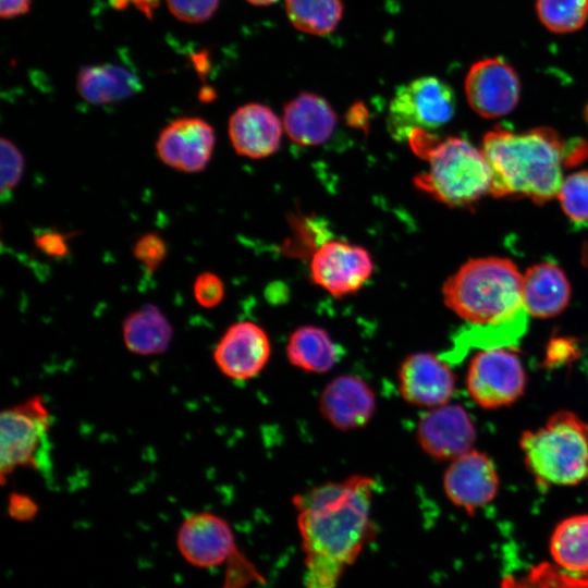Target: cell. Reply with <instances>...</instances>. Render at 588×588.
Returning <instances> with one entry per match:
<instances>
[{
    "label": "cell",
    "instance_id": "obj_1",
    "mask_svg": "<svg viewBox=\"0 0 588 588\" xmlns=\"http://www.w3.org/2000/svg\"><path fill=\"white\" fill-rule=\"evenodd\" d=\"M377 480L355 474L292 498L305 558V588H336L375 534L371 517Z\"/></svg>",
    "mask_w": 588,
    "mask_h": 588
},
{
    "label": "cell",
    "instance_id": "obj_2",
    "mask_svg": "<svg viewBox=\"0 0 588 588\" xmlns=\"http://www.w3.org/2000/svg\"><path fill=\"white\" fill-rule=\"evenodd\" d=\"M481 149L492 172L490 194L523 196L538 204L558 196L563 167L581 158L577 151L585 150L544 127L525 132L494 127L485 135Z\"/></svg>",
    "mask_w": 588,
    "mask_h": 588
},
{
    "label": "cell",
    "instance_id": "obj_3",
    "mask_svg": "<svg viewBox=\"0 0 588 588\" xmlns=\"http://www.w3.org/2000/svg\"><path fill=\"white\" fill-rule=\"evenodd\" d=\"M522 278L507 258L470 259L444 282V304L469 324L513 321L528 315L523 305Z\"/></svg>",
    "mask_w": 588,
    "mask_h": 588
},
{
    "label": "cell",
    "instance_id": "obj_4",
    "mask_svg": "<svg viewBox=\"0 0 588 588\" xmlns=\"http://www.w3.org/2000/svg\"><path fill=\"white\" fill-rule=\"evenodd\" d=\"M429 169L415 176V186L450 207L470 205L491 191L492 172L482 151L456 136L439 138L430 131L414 130L407 138Z\"/></svg>",
    "mask_w": 588,
    "mask_h": 588
},
{
    "label": "cell",
    "instance_id": "obj_5",
    "mask_svg": "<svg viewBox=\"0 0 588 588\" xmlns=\"http://www.w3.org/2000/svg\"><path fill=\"white\" fill-rule=\"evenodd\" d=\"M525 464L540 487H571L588 480V425L571 411L552 414L519 439Z\"/></svg>",
    "mask_w": 588,
    "mask_h": 588
},
{
    "label": "cell",
    "instance_id": "obj_6",
    "mask_svg": "<svg viewBox=\"0 0 588 588\" xmlns=\"http://www.w3.org/2000/svg\"><path fill=\"white\" fill-rule=\"evenodd\" d=\"M452 87L436 76H422L400 86L389 106L388 130L396 140H407L414 130H436L454 117Z\"/></svg>",
    "mask_w": 588,
    "mask_h": 588
},
{
    "label": "cell",
    "instance_id": "obj_7",
    "mask_svg": "<svg viewBox=\"0 0 588 588\" xmlns=\"http://www.w3.org/2000/svg\"><path fill=\"white\" fill-rule=\"evenodd\" d=\"M51 413L40 395H32L2 409L0 415L1 482L19 467H39L47 443Z\"/></svg>",
    "mask_w": 588,
    "mask_h": 588
},
{
    "label": "cell",
    "instance_id": "obj_8",
    "mask_svg": "<svg viewBox=\"0 0 588 588\" xmlns=\"http://www.w3.org/2000/svg\"><path fill=\"white\" fill-rule=\"evenodd\" d=\"M526 372L516 353L507 346L483 348L470 360L466 388L482 408L507 406L524 393Z\"/></svg>",
    "mask_w": 588,
    "mask_h": 588
},
{
    "label": "cell",
    "instance_id": "obj_9",
    "mask_svg": "<svg viewBox=\"0 0 588 588\" xmlns=\"http://www.w3.org/2000/svg\"><path fill=\"white\" fill-rule=\"evenodd\" d=\"M373 272L368 250L343 241L320 245L310 261L313 282L334 297L356 293Z\"/></svg>",
    "mask_w": 588,
    "mask_h": 588
},
{
    "label": "cell",
    "instance_id": "obj_10",
    "mask_svg": "<svg viewBox=\"0 0 588 588\" xmlns=\"http://www.w3.org/2000/svg\"><path fill=\"white\" fill-rule=\"evenodd\" d=\"M470 108L480 117L493 119L509 114L520 97V81L514 68L499 57L475 62L465 78Z\"/></svg>",
    "mask_w": 588,
    "mask_h": 588
},
{
    "label": "cell",
    "instance_id": "obj_11",
    "mask_svg": "<svg viewBox=\"0 0 588 588\" xmlns=\"http://www.w3.org/2000/svg\"><path fill=\"white\" fill-rule=\"evenodd\" d=\"M271 342L259 324L244 320L232 323L212 351V358L222 375L235 381L257 377L271 356Z\"/></svg>",
    "mask_w": 588,
    "mask_h": 588
},
{
    "label": "cell",
    "instance_id": "obj_12",
    "mask_svg": "<svg viewBox=\"0 0 588 588\" xmlns=\"http://www.w3.org/2000/svg\"><path fill=\"white\" fill-rule=\"evenodd\" d=\"M416 439L432 458L453 461L473 450L476 429L466 409L449 402L422 414L416 427Z\"/></svg>",
    "mask_w": 588,
    "mask_h": 588
},
{
    "label": "cell",
    "instance_id": "obj_13",
    "mask_svg": "<svg viewBox=\"0 0 588 588\" xmlns=\"http://www.w3.org/2000/svg\"><path fill=\"white\" fill-rule=\"evenodd\" d=\"M215 145V130L206 120L182 117L161 130L156 152L166 166L184 173H197L209 163Z\"/></svg>",
    "mask_w": 588,
    "mask_h": 588
},
{
    "label": "cell",
    "instance_id": "obj_14",
    "mask_svg": "<svg viewBox=\"0 0 588 588\" xmlns=\"http://www.w3.org/2000/svg\"><path fill=\"white\" fill-rule=\"evenodd\" d=\"M176 546L189 564L200 568L219 566L238 551L230 524L211 512L187 516L179 527Z\"/></svg>",
    "mask_w": 588,
    "mask_h": 588
},
{
    "label": "cell",
    "instance_id": "obj_15",
    "mask_svg": "<svg viewBox=\"0 0 588 588\" xmlns=\"http://www.w3.org/2000/svg\"><path fill=\"white\" fill-rule=\"evenodd\" d=\"M397 383L406 403L432 408L450 402L456 381L444 359L429 352H416L400 364Z\"/></svg>",
    "mask_w": 588,
    "mask_h": 588
},
{
    "label": "cell",
    "instance_id": "obj_16",
    "mask_svg": "<svg viewBox=\"0 0 588 588\" xmlns=\"http://www.w3.org/2000/svg\"><path fill=\"white\" fill-rule=\"evenodd\" d=\"M443 489L451 503L474 514L497 497L498 471L488 455L473 449L451 461L443 475Z\"/></svg>",
    "mask_w": 588,
    "mask_h": 588
},
{
    "label": "cell",
    "instance_id": "obj_17",
    "mask_svg": "<svg viewBox=\"0 0 588 588\" xmlns=\"http://www.w3.org/2000/svg\"><path fill=\"white\" fill-rule=\"evenodd\" d=\"M318 408L322 418L341 431L364 428L372 419L377 399L371 385L355 375L332 378L322 389Z\"/></svg>",
    "mask_w": 588,
    "mask_h": 588
},
{
    "label": "cell",
    "instance_id": "obj_18",
    "mask_svg": "<svg viewBox=\"0 0 588 588\" xmlns=\"http://www.w3.org/2000/svg\"><path fill=\"white\" fill-rule=\"evenodd\" d=\"M283 123L268 106L247 103L230 117L228 133L235 152L252 159L274 154L282 139Z\"/></svg>",
    "mask_w": 588,
    "mask_h": 588
},
{
    "label": "cell",
    "instance_id": "obj_19",
    "mask_svg": "<svg viewBox=\"0 0 588 588\" xmlns=\"http://www.w3.org/2000/svg\"><path fill=\"white\" fill-rule=\"evenodd\" d=\"M338 118L330 103L314 93H301L283 109V127L292 142L318 146L332 135Z\"/></svg>",
    "mask_w": 588,
    "mask_h": 588
},
{
    "label": "cell",
    "instance_id": "obj_20",
    "mask_svg": "<svg viewBox=\"0 0 588 588\" xmlns=\"http://www.w3.org/2000/svg\"><path fill=\"white\" fill-rule=\"evenodd\" d=\"M522 298L528 315L551 318L562 313L571 298V285L564 271L543 261L529 267L522 278Z\"/></svg>",
    "mask_w": 588,
    "mask_h": 588
},
{
    "label": "cell",
    "instance_id": "obj_21",
    "mask_svg": "<svg viewBox=\"0 0 588 588\" xmlns=\"http://www.w3.org/2000/svg\"><path fill=\"white\" fill-rule=\"evenodd\" d=\"M138 76L130 69L114 63L87 65L76 78L78 95L95 106L123 101L140 89Z\"/></svg>",
    "mask_w": 588,
    "mask_h": 588
},
{
    "label": "cell",
    "instance_id": "obj_22",
    "mask_svg": "<svg viewBox=\"0 0 588 588\" xmlns=\"http://www.w3.org/2000/svg\"><path fill=\"white\" fill-rule=\"evenodd\" d=\"M173 327L161 309L146 304L128 314L122 322L125 347L139 356L164 353L173 340Z\"/></svg>",
    "mask_w": 588,
    "mask_h": 588
},
{
    "label": "cell",
    "instance_id": "obj_23",
    "mask_svg": "<svg viewBox=\"0 0 588 588\" xmlns=\"http://www.w3.org/2000/svg\"><path fill=\"white\" fill-rule=\"evenodd\" d=\"M341 351L326 329L313 324L296 328L285 346L289 363L310 373L330 371L339 363Z\"/></svg>",
    "mask_w": 588,
    "mask_h": 588
},
{
    "label": "cell",
    "instance_id": "obj_24",
    "mask_svg": "<svg viewBox=\"0 0 588 588\" xmlns=\"http://www.w3.org/2000/svg\"><path fill=\"white\" fill-rule=\"evenodd\" d=\"M555 563L575 573H588V514L569 516L560 522L550 539Z\"/></svg>",
    "mask_w": 588,
    "mask_h": 588
},
{
    "label": "cell",
    "instance_id": "obj_25",
    "mask_svg": "<svg viewBox=\"0 0 588 588\" xmlns=\"http://www.w3.org/2000/svg\"><path fill=\"white\" fill-rule=\"evenodd\" d=\"M292 25L306 34L327 35L334 30L343 14L342 0H285Z\"/></svg>",
    "mask_w": 588,
    "mask_h": 588
},
{
    "label": "cell",
    "instance_id": "obj_26",
    "mask_svg": "<svg viewBox=\"0 0 588 588\" xmlns=\"http://www.w3.org/2000/svg\"><path fill=\"white\" fill-rule=\"evenodd\" d=\"M536 12L550 32L573 33L588 20V0H537Z\"/></svg>",
    "mask_w": 588,
    "mask_h": 588
},
{
    "label": "cell",
    "instance_id": "obj_27",
    "mask_svg": "<svg viewBox=\"0 0 588 588\" xmlns=\"http://www.w3.org/2000/svg\"><path fill=\"white\" fill-rule=\"evenodd\" d=\"M558 198L571 220L588 222V170L577 171L564 177Z\"/></svg>",
    "mask_w": 588,
    "mask_h": 588
},
{
    "label": "cell",
    "instance_id": "obj_28",
    "mask_svg": "<svg viewBox=\"0 0 588 588\" xmlns=\"http://www.w3.org/2000/svg\"><path fill=\"white\" fill-rule=\"evenodd\" d=\"M1 199L7 201L21 182L25 161L21 150L10 140L1 138Z\"/></svg>",
    "mask_w": 588,
    "mask_h": 588
},
{
    "label": "cell",
    "instance_id": "obj_29",
    "mask_svg": "<svg viewBox=\"0 0 588 588\" xmlns=\"http://www.w3.org/2000/svg\"><path fill=\"white\" fill-rule=\"evenodd\" d=\"M170 13L179 21L198 24L208 21L219 8L220 0H166Z\"/></svg>",
    "mask_w": 588,
    "mask_h": 588
},
{
    "label": "cell",
    "instance_id": "obj_30",
    "mask_svg": "<svg viewBox=\"0 0 588 588\" xmlns=\"http://www.w3.org/2000/svg\"><path fill=\"white\" fill-rule=\"evenodd\" d=\"M167 244L157 233L142 235L133 246V255L148 273L156 271L167 256Z\"/></svg>",
    "mask_w": 588,
    "mask_h": 588
},
{
    "label": "cell",
    "instance_id": "obj_31",
    "mask_svg": "<svg viewBox=\"0 0 588 588\" xmlns=\"http://www.w3.org/2000/svg\"><path fill=\"white\" fill-rule=\"evenodd\" d=\"M225 578L221 588H260L254 583L262 580L254 564L238 550L226 562Z\"/></svg>",
    "mask_w": 588,
    "mask_h": 588
},
{
    "label": "cell",
    "instance_id": "obj_32",
    "mask_svg": "<svg viewBox=\"0 0 588 588\" xmlns=\"http://www.w3.org/2000/svg\"><path fill=\"white\" fill-rule=\"evenodd\" d=\"M224 284L215 273H199L193 284V295L196 303L207 309L217 307L224 297Z\"/></svg>",
    "mask_w": 588,
    "mask_h": 588
},
{
    "label": "cell",
    "instance_id": "obj_33",
    "mask_svg": "<svg viewBox=\"0 0 588 588\" xmlns=\"http://www.w3.org/2000/svg\"><path fill=\"white\" fill-rule=\"evenodd\" d=\"M37 249L51 258H63L69 254L68 235L58 231H42L35 234Z\"/></svg>",
    "mask_w": 588,
    "mask_h": 588
},
{
    "label": "cell",
    "instance_id": "obj_34",
    "mask_svg": "<svg viewBox=\"0 0 588 588\" xmlns=\"http://www.w3.org/2000/svg\"><path fill=\"white\" fill-rule=\"evenodd\" d=\"M37 502L22 492H12L8 498V514L16 522H29L38 513Z\"/></svg>",
    "mask_w": 588,
    "mask_h": 588
},
{
    "label": "cell",
    "instance_id": "obj_35",
    "mask_svg": "<svg viewBox=\"0 0 588 588\" xmlns=\"http://www.w3.org/2000/svg\"><path fill=\"white\" fill-rule=\"evenodd\" d=\"M32 0H0V16L14 19L28 12Z\"/></svg>",
    "mask_w": 588,
    "mask_h": 588
},
{
    "label": "cell",
    "instance_id": "obj_36",
    "mask_svg": "<svg viewBox=\"0 0 588 588\" xmlns=\"http://www.w3.org/2000/svg\"><path fill=\"white\" fill-rule=\"evenodd\" d=\"M126 3L132 2L139 10H142L147 15H151V11L156 7L155 0H124Z\"/></svg>",
    "mask_w": 588,
    "mask_h": 588
},
{
    "label": "cell",
    "instance_id": "obj_37",
    "mask_svg": "<svg viewBox=\"0 0 588 588\" xmlns=\"http://www.w3.org/2000/svg\"><path fill=\"white\" fill-rule=\"evenodd\" d=\"M246 1L254 5H269L277 2L278 0H246Z\"/></svg>",
    "mask_w": 588,
    "mask_h": 588
},
{
    "label": "cell",
    "instance_id": "obj_38",
    "mask_svg": "<svg viewBox=\"0 0 588 588\" xmlns=\"http://www.w3.org/2000/svg\"><path fill=\"white\" fill-rule=\"evenodd\" d=\"M584 115H585L586 122L588 123V105L585 108V114Z\"/></svg>",
    "mask_w": 588,
    "mask_h": 588
}]
</instances>
